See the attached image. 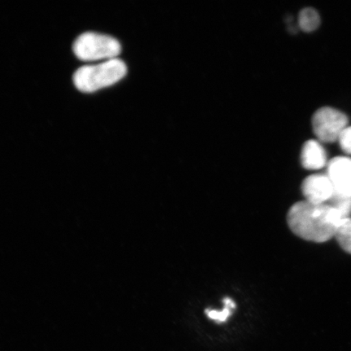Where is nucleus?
I'll use <instances>...</instances> for the list:
<instances>
[{
  "mask_svg": "<svg viewBox=\"0 0 351 351\" xmlns=\"http://www.w3.org/2000/svg\"><path fill=\"white\" fill-rule=\"evenodd\" d=\"M342 219L331 205L313 204L306 201L293 205L287 216L288 225L297 236L315 243H326L335 237Z\"/></svg>",
  "mask_w": 351,
  "mask_h": 351,
  "instance_id": "1",
  "label": "nucleus"
},
{
  "mask_svg": "<svg viewBox=\"0 0 351 351\" xmlns=\"http://www.w3.org/2000/svg\"><path fill=\"white\" fill-rule=\"evenodd\" d=\"M126 73V64L121 60H105L98 64L78 69L74 73L73 83L77 90L91 93L115 84L124 78Z\"/></svg>",
  "mask_w": 351,
  "mask_h": 351,
  "instance_id": "2",
  "label": "nucleus"
},
{
  "mask_svg": "<svg viewBox=\"0 0 351 351\" xmlns=\"http://www.w3.org/2000/svg\"><path fill=\"white\" fill-rule=\"evenodd\" d=\"M74 54L82 61L109 60L117 59L121 45L115 38L94 32H86L73 43Z\"/></svg>",
  "mask_w": 351,
  "mask_h": 351,
  "instance_id": "3",
  "label": "nucleus"
},
{
  "mask_svg": "<svg viewBox=\"0 0 351 351\" xmlns=\"http://www.w3.org/2000/svg\"><path fill=\"white\" fill-rule=\"evenodd\" d=\"M349 119L339 110L324 107L317 110L313 117V127L320 142L335 143L348 126Z\"/></svg>",
  "mask_w": 351,
  "mask_h": 351,
  "instance_id": "4",
  "label": "nucleus"
},
{
  "mask_svg": "<svg viewBox=\"0 0 351 351\" xmlns=\"http://www.w3.org/2000/svg\"><path fill=\"white\" fill-rule=\"evenodd\" d=\"M302 191L306 202L313 204H326L335 195V189L327 174H314L302 182Z\"/></svg>",
  "mask_w": 351,
  "mask_h": 351,
  "instance_id": "5",
  "label": "nucleus"
},
{
  "mask_svg": "<svg viewBox=\"0 0 351 351\" xmlns=\"http://www.w3.org/2000/svg\"><path fill=\"white\" fill-rule=\"evenodd\" d=\"M326 174L330 178L336 192L351 196V158H333L328 163Z\"/></svg>",
  "mask_w": 351,
  "mask_h": 351,
  "instance_id": "6",
  "label": "nucleus"
},
{
  "mask_svg": "<svg viewBox=\"0 0 351 351\" xmlns=\"http://www.w3.org/2000/svg\"><path fill=\"white\" fill-rule=\"evenodd\" d=\"M301 163L308 170L322 169L327 166V153L322 143L317 140L306 142L302 149Z\"/></svg>",
  "mask_w": 351,
  "mask_h": 351,
  "instance_id": "7",
  "label": "nucleus"
},
{
  "mask_svg": "<svg viewBox=\"0 0 351 351\" xmlns=\"http://www.w3.org/2000/svg\"><path fill=\"white\" fill-rule=\"evenodd\" d=\"M320 24V17L317 10L313 8H306L298 15V25L305 32H313Z\"/></svg>",
  "mask_w": 351,
  "mask_h": 351,
  "instance_id": "8",
  "label": "nucleus"
},
{
  "mask_svg": "<svg viewBox=\"0 0 351 351\" xmlns=\"http://www.w3.org/2000/svg\"><path fill=\"white\" fill-rule=\"evenodd\" d=\"M335 237L341 247L351 254V217L342 219L337 228Z\"/></svg>",
  "mask_w": 351,
  "mask_h": 351,
  "instance_id": "9",
  "label": "nucleus"
},
{
  "mask_svg": "<svg viewBox=\"0 0 351 351\" xmlns=\"http://www.w3.org/2000/svg\"><path fill=\"white\" fill-rule=\"evenodd\" d=\"M328 204L335 208L342 218L351 217V196L341 195L335 191Z\"/></svg>",
  "mask_w": 351,
  "mask_h": 351,
  "instance_id": "10",
  "label": "nucleus"
},
{
  "mask_svg": "<svg viewBox=\"0 0 351 351\" xmlns=\"http://www.w3.org/2000/svg\"><path fill=\"white\" fill-rule=\"evenodd\" d=\"M225 307L221 311L217 310H206V314L210 319L215 320L217 323H223L226 322L232 314V310L235 308V302L230 298H226L223 300Z\"/></svg>",
  "mask_w": 351,
  "mask_h": 351,
  "instance_id": "11",
  "label": "nucleus"
},
{
  "mask_svg": "<svg viewBox=\"0 0 351 351\" xmlns=\"http://www.w3.org/2000/svg\"><path fill=\"white\" fill-rule=\"evenodd\" d=\"M337 141L339 143L341 150L351 155V126L346 127Z\"/></svg>",
  "mask_w": 351,
  "mask_h": 351,
  "instance_id": "12",
  "label": "nucleus"
}]
</instances>
